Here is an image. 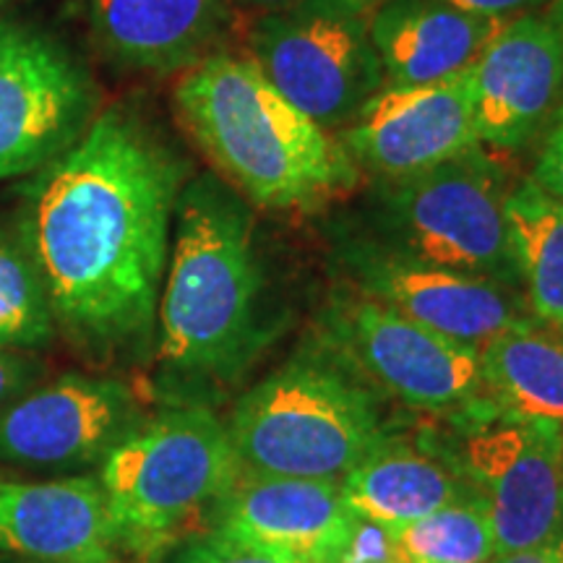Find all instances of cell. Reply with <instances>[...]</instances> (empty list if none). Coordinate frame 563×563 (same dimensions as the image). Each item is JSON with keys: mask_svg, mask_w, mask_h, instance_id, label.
<instances>
[{"mask_svg": "<svg viewBox=\"0 0 563 563\" xmlns=\"http://www.w3.org/2000/svg\"><path fill=\"white\" fill-rule=\"evenodd\" d=\"M191 165L129 108L97 112L79 144L32 175L19 228L58 332L112 352L152 332Z\"/></svg>", "mask_w": 563, "mask_h": 563, "instance_id": "cell-1", "label": "cell"}, {"mask_svg": "<svg viewBox=\"0 0 563 563\" xmlns=\"http://www.w3.org/2000/svg\"><path fill=\"white\" fill-rule=\"evenodd\" d=\"M175 108L217 175L266 209H319L361 180L336 133L295 108L253 60L211 53L180 76Z\"/></svg>", "mask_w": 563, "mask_h": 563, "instance_id": "cell-2", "label": "cell"}, {"mask_svg": "<svg viewBox=\"0 0 563 563\" xmlns=\"http://www.w3.org/2000/svg\"><path fill=\"white\" fill-rule=\"evenodd\" d=\"M264 277L251 201L217 173L183 186L159 295V355L186 376L241 371L262 347Z\"/></svg>", "mask_w": 563, "mask_h": 563, "instance_id": "cell-3", "label": "cell"}, {"mask_svg": "<svg viewBox=\"0 0 563 563\" xmlns=\"http://www.w3.org/2000/svg\"><path fill=\"white\" fill-rule=\"evenodd\" d=\"M241 473L342 483L386 443L371 386L340 357H295L238 402L228 426Z\"/></svg>", "mask_w": 563, "mask_h": 563, "instance_id": "cell-4", "label": "cell"}, {"mask_svg": "<svg viewBox=\"0 0 563 563\" xmlns=\"http://www.w3.org/2000/svg\"><path fill=\"white\" fill-rule=\"evenodd\" d=\"M238 473L228 426L207 407H175L141 422L97 475L118 548L157 555L214 509Z\"/></svg>", "mask_w": 563, "mask_h": 563, "instance_id": "cell-5", "label": "cell"}, {"mask_svg": "<svg viewBox=\"0 0 563 563\" xmlns=\"http://www.w3.org/2000/svg\"><path fill=\"white\" fill-rule=\"evenodd\" d=\"M501 167L483 146L428 170L378 178L371 207L378 241L420 262L522 292Z\"/></svg>", "mask_w": 563, "mask_h": 563, "instance_id": "cell-6", "label": "cell"}, {"mask_svg": "<svg viewBox=\"0 0 563 563\" xmlns=\"http://www.w3.org/2000/svg\"><path fill=\"white\" fill-rule=\"evenodd\" d=\"M371 16V0H292L264 11L251 30L253 63L295 108L336 133L386 87Z\"/></svg>", "mask_w": 563, "mask_h": 563, "instance_id": "cell-7", "label": "cell"}, {"mask_svg": "<svg viewBox=\"0 0 563 563\" xmlns=\"http://www.w3.org/2000/svg\"><path fill=\"white\" fill-rule=\"evenodd\" d=\"M323 336L352 373L422 412H460L485 405L475 344L452 340L368 295L336 298Z\"/></svg>", "mask_w": 563, "mask_h": 563, "instance_id": "cell-8", "label": "cell"}, {"mask_svg": "<svg viewBox=\"0 0 563 563\" xmlns=\"http://www.w3.org/2000/svg\"><path fill=\"white\" fill-rule=\"evenodd\" d=\"M95 118L87 66L51 32L0 21V180L40 173L74 150Z\"/></svg>", "mask_w": 563, "mask_h": 563, "instance_id": "cell-9", "label": "cell"}, {"mask_svg": "<svg viewBox=\"0 0 563 563\" xmlns=\"http://www.w3.org/2000/svg\"><path fill=\"white\" fill-rule=\"evenodd\" d=\"M456 473L488 511L496 555L563 538V428L490 407L460 441Z\"/></svg>", "mask_w": 563, "mask_h": 563, "instance_id": "cell-10", "label": "cell"}, {"mask_svg": "<svg viewBox=\"0 0 563 563\" xmlns=\"http://www.w3.org/2000/svg\"><path fill=\"white\" fill-rule=\"evenodd\" d=\"M336 253L361 295L452 340L481 347L496 334L534 321L522 292L420 262L378 238L347 235Z\"/></svg>", "mask_w": 563, "mask_h": 563, "instance_id": "cell-11", "label": "cell"}, {"mask_svg": "<svg viewBox=\"0 0 563 563\" xmlns=\"http://www.w3.org/2000/svg\"><path fill=\"white\" fill-rule=\"evenodd\" d=\"M139 426L129 386L70 373L32 386L0 410V464L74 473L102 462Z\"/></svg>", "mask_w": 563, "mask_h": 563, "instance_id": "cell-12", "label": "cell"}, {"mask_svg": "<svg viewBox=\"0 0 563 563\" xmlns=\"http://www.w3.org/2000/svg\"><path fill=\"white\" fill-rule=\"evenodd\" d=\"M336 139L361 170L378 178L412 175L481 144L473 70L428 87H384Z\"/></svg>", "mask_w": 563, "mask_h": 563, "instance_id": "cell-13", "label": "cell"}, {"mask_svg": "<svg viewBox=\"0 0 563 563\" xmlns=\"http://www.w3.org/2000/svg\"><path fill=\"white\" fill-rule=\"evenodd\" d=\"M473 87L481 144L525 150L563 95V0L506 21L475 63Z\"/></svg>", "mask_w": 563, "mask_h": 563, "instance_id": "cell-14", "label": "cell"}, {"mask_svg": "<svg viewBox=\"0 0 563 563\" xmlns=\"http://www.w3.org/2000/svg\"><path fill=\"white\" fill-rule=\"evenodd\" d=\"M211 530L298 563H334L355 527L342 485L238 473L211 509Z\"/></svg>", "mask_w": 563, "mask_h": 563, "instance_id": "cell-15", "label": "cell"}, {"mask_svg": "<svg viewBox=\"0 0 563 563\" xmlns=\"http://www.w3.org/2000/svg\"><path fill=\"white\" fill-rule=\"evenodd\" d=\"M118 540L97 477L21 481L0 473V555L115 563Z\"/></svg>", "mask_w": 563, "mask_h": 563, "instance_id": "cell-16", "label": "cell"}, {"mask_svg": "<svg viewBox=\"0 0 563 563\" xmlns=\"http://www.w3.org/2000/svg\"><path fill=\"white\" fill-rule=\"evenodd\" d=\"M504 24L443 0H386L373 9L371 40L386 87H428L470 74Z\"/></svg>", "mask_w": 563, "mask_h": 563, "instance_id": "cell-17", "label": "cell"}, {"mask_svg": "<svg viewBox=\"0 0 563 563\" xmlns=\"http://www.w3.org/2000/svg\"><path fill=\"white\" fill-rule=\"evenodd\" d=\"M89 13L102 51L146 74L207 58L224 19L222 0H89Z\"/></svg>", "mask_w": 563, "mask_h": 563, "instance_id": "cell-18", "label": "cell"}, {"mask_svg": "<svg viewBox=\"0 0 563 563\" xmlns=\"http://www.w3.org/2000/svg\"><path fill=\"white\" fill-rule=\"evenodd\" d=\"M462 481L452 464L386 441L340 485L357 519L399 530L475 493Z\"/></svg>", "mask_w": 563, "mask_h": 563, "instance_id": "cell-19", "label": "cell"}, {"mask_svg": "<svg viewBox=\"0 0 563 563\" xmlns=\"http://www.w3.org/2000/svg\"><path fill=\"white\" fill-rule=\"evenodd\" d=\"M485 402L522 420L563 428V334L532 321L477 347Z\"/></svg>", "mask_w": 563, "mask_h": 563, "instance_id": "cell-20", "label": "cell"}, {"mask_svg": "<svg viewBox=\"0 0 563 563\" xmlns=\"http://www.w3.org/2000/svg\"><path fill=\"white\" fill-rule=\"evenodd\" d=\"M506 217L527 308L563 334V203L527 178L509 191Z\"/></svg>", "mask_w": 563, "mask_h": 563, "instance_id": "cell-21", "label": "cell"}, {"mask_svg": "<svg viewBox=\"0 0 563 563\" xmlns=\"http://www.w3.org/2000/svg\"><path fill=\"white\" fill-rule=\"evenodd\" d=\"M58 334L37 258L21 228L0 222V347L40 350Z\"/></svg>", "mask_w": 563, "mask_h": 563, "instance_id": "cell-22", "label": "cell"}, {"mask_svg": "<svg viewBox=\"0 0 563 563\" xmlns=\"http://www.w3.org/2000/svg\"><path fill=\"white\" fill-rule=\"evenodd\" d=\"M402 563H490L496 559L488 511L477 493L394 530Z\"/></svg>", "mask_w": 563, "mask_h": 563, "instance_id": "cell-23", "label": "cell"}, {"mask_svg": "<svg viewBox=\"0 0 563 563\" xmlns=\"http://www.w3.org/2000/svg\"><path fill=\"white\" fill-rule=\"evenodd\" d=\"M173 563H298L285 555L262 551V548H253L241 540L228 538V534L214 532L194 538L191 543L180 548V553L175 555Z\"/></svg>", "mask_w": 563, "mask_h": 563, "instance_id": "cell-24", "label": "cell"}, {"mask_svg": "<svg viewBox=\"0 0 563 563\" xmlns=\"http://www.w3.org/2000/svg\"><path fill=\"white\" fill-rule=\"evenodd\" d=\"M334 563H402L391 527L365 522L355 517L350 540L344 543L340 559Z\"/></svg>", "mask_w": 563, "mask_h": 563, "instance_id": "cell-25", "label": "cell"}, {"mask_svg": "<svg viewBox=\"0 0 563 563\" xmlns=\"http://www.w3.org/2000/svg\"><path fill=\"white\" fill-rule=\"evenodd\" d=\"M532 180L538 183L548 196H553L555 201L563 203V104L553 112L551 129H548L543 141V150H540V157L534 162Z\"/></svg>", "mask_w": 563, "mask_h": 563, "instance_id": "cell-26", "label": "cell"}, {"mask_svg": "<svg viewBox=\"0 0 563 563\" xmlns=\"http://www.w3.org/2000/svg\"><path fill=\"white\" fill-rule=\"evenodd\" d=\"M40 384V363L24 350L0 347V410Z\"/></svg>", "mask_w": 563, "mask_h": 563, "instance_id": "cell-27", "label": "cell"}, {"mask_svg": "<svg viewBox=\"0 0 563 563\" xmlns=\"http://www.w3.org/2000/svg\"><path fill=\"white\" fill-rule=\"evenodd\" d=\"M443 3L454 5V9L460 11L475 13V16L511 21L545 9L551 0H443Z\"/></svg>", "mask_w": 563, "mask_h": 563, "instance_id": "cell-28", "label": "cell"}, {"mask_svg": "<svg viewBox=\"0 0 563 563\" xmlns=\"http://www.w3.org/2000/svg\"><path fill=\"white\" fill-rule=\"evenodd\" d=\"M490 563H563V538L553 540V543L525 548V551L496 555Z\"/></svg>", "mask_w": 563, "mask_h": 563, "instance_id": "cell-29", "label": "cell"}, {"mask_svg": "<svg viewBox=\"0 0 563 563\" xmlns=\"http://www.w3.org/2000/svg\"><path fill=\"white\" fill-rule=\"evenodd\" d=\"M232 3L243 5V9L249 11H272V9H279V5L285 3H292V0H232Z\"/></svg>", "mask_w": 563, "mask_h": 563, "instance_id": "cell-30", "label": "cell"}, {"mask_svg": "<svg viewBox=\"0 0 563 563\" xmlns=\"http://www.w3.org/2000/svg\"><path fill=\"white\" fill-rule=\"evenodd\" d=\"M0 563H53V561H34V559H9V561H0Z\"/></svg>", "mask_w": 563, "mask_h": 563, "instance_id": "cell-31", "label": "cell"}, {"mask_svg": "<svg viewBox=\"0 0 563 563\" xmlns=\"http://www.w3.org/2000/svg\"><path fill=\"white\" fill-rule=\"evenodd\" d=\"M141 563H150V559H141Z\"/></svg>", "mask_w": 563, "mask_h": 563, "instance_id": "cell-32", "label": "cell"}, {"mask_svg": "<svg viewBox=\"0 0 563 563\" xmlns=\"http://www.w3.org/2000/svg\"><path fill=\"white\" fill-rule=\"evenodd\" d=\"M5 3V0H0V5H3Z\"/></svg>", "mask_w": 563, "mask_h": 563, "instance_id": "cell-33", "label": "cell"}]
</instances>
